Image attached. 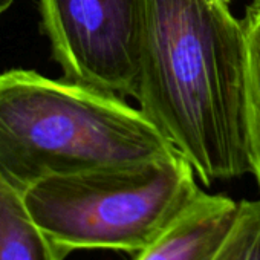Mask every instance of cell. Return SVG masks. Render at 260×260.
Returning a JSON list of instances; mask_svg holds the SVG:
<instances>
[{
  "mask_svg": "<svg viewBox=\"0 0 260 260\" xmlns=\"http://www.w3.org/2000/svg\"><path fill=\"white\" fill-rule=\"evenodd\" d=\"M246 28L225 0H144L135 98L204 185L251 173Z\"/></svg>",
  "mask_w": 260,
  "mask_h": 260,
  "instance_id": "obj_1",
  "label": "cell"
},
{
  "mask_svg": "<svg viewBox=\"0 0 260 260\" xmlns=\"http://www.w3.org/2000/svg\"><path fill=\"white\" fill-rule=\"evenodd\" d=\"M178 152L121 96L31 69L0 74V172L25 191L86 170Z\"/></svg>",
  "mask_w": 260,
  "mask_h": 260,
  "instance_id": "obj_2",
  "label": "cell"
},
{
  "mask_svg": "<svg viewBox=\"0 0 260 260\" xmlns=\"http://www.w3.org/2000/svg\"><path fill=\"white\" fill-rule=\"evenodd\" d=\"M179 153L52 176L28 187L26 205L58 249H144L202 191Z\"/></svg>",
  "mask_w": 260,
  "mask_h": 260,
  "instance_id": "obj_3",
  "label": "cell"
},
{
  "mask_svg": "<svg viewBox=\"0 0 260 260\" xmlns=\"http://www.w3.org/2000/svg\"><path fill=\"white\" fill-rule=\"evenodd\" d=\"M39 11L63 78L135 96L144 0H39Z\"/></svg>",
  "mask_w": 260,
  "mask_h": 260,
  "instance_id": "obj_4",
  "label": "cell"
},
{
  "mask_svg": "<svg viewBox=\"0 0 260 260\" xmlns=\"http://www.w3.org/2000/svg\"><path fill=\"white\" fill-rule=\"evenodd\" d=\"M240 201L201 191L135 260H216L239 219Z\"/></svg>",
  "mask_w": 260,
  "mask_h": 260,
  "instance_id": "obj_5",
  "label": "cell"
},
{
  "mask_svg": "<svg viewBox=\"0 0 260 260\" xmlns=\"http://www.w3.org/2000/svg\"><path fill=\"white\" fill-rule=\"evenodd\" d=\"M32 217L25 194L0 172V260H64Z\"/></svg>",
  "mask_w": 260,
  "mask_h": 260,
  "instance_id": "obj_6",
  "label": "cell"
},
{
  "mask_svg": "<svg viewBox=\"0 0 260 260\" xmlns=\"http://www.w3.org/2000/svg\"><path fill=\"white\" fill-rule=\"evenodd\" d=\"M246 152L249 169L260 185V14L248 10L246 20Z\"/></svg>",
  "mask_w": 260,
  "mask_h": 260,
  "instance_id": "obj_7",
  "label": "cell"
},
{
  "mask_svg": "<svg viewBox=\"0 0 260 260\" xmlns=\"http://www.w3.org/2000/svg\"><path fill=\"white\" fill-rule=\"evenodd\" d=\"M216 260H260V199L240 201L234 231Z\"/></svg>",
  "mask_w": 260,
  "mask_h": 260,
  "instance_id": "obj_8",
  "label": "cell"
},
{
  "mask_svg": "<svg viewBox=\"0 0 260 260\" xmlns=\"http://www.w3.org/2000/svg\"><path fill=\"white\" fill-rule=\"evenodd\" d=\"M16 0H0V19H2L4 14L8 13V10L14 5Z\"/></svg>",
  "mask_w": 260,
  "mask_h": 260,
  "instance_id": "obj_9",
  "label": "cell"
},
{
  "mask_svg": "<svg viewBox=\"0 0 260 260\" xmlns=\"http://www.w3.org/2000/svg\"><path fill=\"white\" fill-rule=\"evenodd\" d=\"M248 10H249V11H252V13H257V14H260V0H252Z\"/></svg>",
  "mask_w": 260,
  "mask_h": 260,
  "instance_id": "obj_10",
  "label": "cell"
},
{
  "mask_svg": "<svg viewBox=\"0 0 260 260\" xmlns=\"http://www.w3.org/2000/svg\"><path fill=\"white\" fill-rule=\"evenodd\" d=\"M225 2H226V4H230V2H231V0H225Z\"/></svg>",
  "mask_w": 260,
  "mask_h": 260,
  "instance_id": "obj_11",
  "label": "cell"
}]
</instances>
